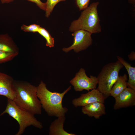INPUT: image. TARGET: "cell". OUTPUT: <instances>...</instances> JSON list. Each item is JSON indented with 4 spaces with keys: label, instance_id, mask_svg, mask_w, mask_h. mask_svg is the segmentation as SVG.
I'll return each mask as SVG.
<instances>
[{
    "label": "cell",
    "instance_id": "277c9868",
    "mask_svg": "<svg viewBox=\"0 0 135 135\" xmlns=\"http://www.w3.org/2000/svg\"><path fill=\"white\" fill-rule=\"evenodd\" d=\"M5 113L16 120L19 124V129L15 135H22L26 128L30 126L40 129L43 128L42 123L37 120L34 114L20 107L14 100L7 98L6 108L0 116Z\"/></svg>",
    "mask_w": 135,
    "mask_h": 135
},
{
    "label": "cell",
    "instance_id": "ba28073f",
    "mask_svg": "<svg viewBox=\"0 0 135 135\" xmlns=\"http://www.w3.org/2000/svg\"><path fill=\"white\" fill-rule=\"evenodd\" d=\"M105 100L102 93L96 88L86 93L81 94L79 98L73 100L72 103L74 107H77L84 106L96 102L104 104Z\"/></svg>",
    "mask_w": 135,
    "mask_h": 135
},
{
    "label": "cell",
    "instance_id": "5b68a950",
    "mask_svg": "<svg viewBox=\"0 0 135 135\" xmlns=\"http://www.w3.org/2000/svg\"><path fill=\"white\" fill-rule=\"evenodd\" d=\"M124 67L118 60L107 64L97 77L98 86L96 89L102 93L105 99L110 96V90L119 76L120 71Z\"/></svg>",
    "mask_w": 135,
    "mask_h": 135
},
{
    "label": "cell",
    "instance_id": "cb8c5ba5",
    "mask_svg": "<svg viewBox=\"0 0 135 135\" xmlns=\"http://www.w3.org/2000/svg\"><path fill=\"white\" fill-rule=\"evenodd\" d=\"M128 2L132 4H134L135 3V0H128Z\"/></svg>",
    "mask_w": 135,
    "mask_h": 135
},
{
    "label": "cell",
    "instance_id": "4fadbf2b",
    "mask_svg": "<svg viewBox=\"0 0 135 135\" xmlns=\"http://www.w3.org/2000/svg\"><path fill=\"white\" fill-rule=\"evenodd\" d=\"M0 50L19 53V49L12 38L8 34H0Z\"/></svg>",
    "mask_w": 135,
    "mask_h": 135
},
{
    "label": "cell",
    "instance_id": "ac0fdd59",
    "mask_svg": "<svg viewBox=\"0 0 135 135\" xmlns=\"http://www.w3.org/2000/svg\"><path fill=\"white\" fill-rule=\"evenodd\" d=\"M66 0H46V8L45 16L48 18L50 15L55 6L59 2L65 1Z\"/></svg>",
    "mask_w": 135,
    "mask_h": 135
},
{
    "label": "cell",
    "instance_id": "d6986e66",
    "mask_svg": "<svg viewBox=\"0 0 135 135\" xmlns=\"http://www.w3.org/2000/svg\"><path fill=\"white\" fill-rule=\"evenodd\" d=\"M40 27V26L35 24L29 26L23 24L21 26V29L25 32L35 33L38 32Z\"/></svg>",
    "mask_w": 135,
    "mask_h": 135
},
{
    "label": "cell",
    "instance_id": "9a60e30c",
    "mask_svg": "<svg viewBox=\"0 0 135 135\" xmlns=\"http://www.w3.org/2000/svg\"><path fill=\"white\" fill-rule=\"evenodd\" d=\"M117 58L125 67L128 75L129 78L127 82V87L135 90V67L126 61L123 58L119 56Z\"/></svg>",
    "mask_w": 135,
    "mask_h": 135
},
{
    "label": "cell",
    "instance_id": "9c48e42d",
    "mask_svg": "<svg viewBox=\"0 0 135 135\" xmlns=\"http://www.w3.org/2000/svg\"><path fill=\"white\" fill-rule=\"evenodd\" d=\"M115 102L114 109L116 110L135 105V90L127 88L114 98Z\"/></svg>",
    "mask_w": 135,
    "mask_h": 135
},
{
    "label": "cell",
    "instance_id": "30bf717a",
    "mask_svg": "<svg viewBox=\"0 0 135 135\" xmlns=\"http://www.w3.org/2000/svg\"><path fill=\"white\" fill-rule=\"evenodd\" d=\"M14 82L11 76L0 72V95L14 100L15 96Z\"/></svg>",
    "mask_w": 135,
    "mask_h": 135
},
{
    "label": "cell",
    "instance_id": "7402d4cb",
    "mask_svg": "<svg viewBox=\"0 0 135 135\" xmlns=\"http://www.w3.org/2000/svg\"><path fill=\"white\" fill-rule=\"evenodd\" d=\"M130 60L131 61L135 60V53L134 51L132 52L128 56Z\"/></svg>",
    "mask_w": 135,
    "mask_h": 135
},
{
    "label": "cell",
    "instance_id": "7a4b0ae2",
    "mask_svg": "<svg viewBox=\"0 0 135 135\" xmlns=\"http://www.w3.org/2000/svg\"><path fill=\"white\" fill-rule=\"evenodd\" d=\"M71 88L70 86L62 93L52 92L47 88L46 84L41 81L37 86V95L42 107L50 116L58 117L65 116L68 109L63 106L62 99L65 95Z\"/></svg>",
    "mask_w": 135,
    "mask_h": 135
},
{
    "label": "cell",
    "instance_id": "8992f818",
    "mask_svg": "<svg viewBox=\"0 0 135 135\" xmlns=\"http://www.w3.org/2000/svg\"><path fill=\"white\" fill-rule=\"evenodd\" d=\"M70 82L76 92H81L84 90L89 91L96 88L98 84L97 77L92 75L90 77H88L85 70L82 68L80 70Z\"/></svg>",
    "mask_w": 135,
    "mask_h": 135
},
{
    "label": "cell",
    "instance_id": "8fae6325",
    "mask_svg": "<svg viewBox=\"0 0 135 135\" xmlns=\"http://www.w3.org/2000/svg\"><path fill=\"white\" fill-rule=\"evenodd\" d=\"M105 108L104 103L96 102L82 106V111L84 114L98 119L106 114Z\"/></svg>",
    "mask_w": 135,
    "mask_h": 135
},
{
    "label": "cell",
    "instance_id": "e0dca14e",
    "mask_svg": "<svg viewBox=\"0 0 135 135\" xmlns=\"http://www.w3.org/2000/svg\"><path fill=\"white\" fill-rule=\"evenodd\" d=\"M18 54L0 50V64L12 60Z\"/></svg>",
    "mask_w": 135,
    "mask_h": 135
},
{
    "label": "cell",
    "instance_id": "3957f363",
    "mask_svg": "<svg viewBox=\"0 0 135 135\" xmlns=\"http://www.w3.org/2000/svg\"><path fill=\"white\" fill-rule=\"evenodd\" d=\"M99 3L98 2H93L83 10L79 18L72 22L69 31L73 32L82 29L92 34L100 32L101 28L100 20L97 10Z\"/></svg>",
    "mask_w": 135,
    "mask_h": 135
},
{
    "label": "cell",
    "instance_id": "7c38bea8",
    "mask_svg": "<svg viewBox=\"0 0 135 135\" xmlns=\"http://www.w3.org/2000/svg\"><path fill=\"white\" fill-rule=\"evenodd\" d=\"M58 118L51 122L49 128V135H76L69 133L64 128V124L66 118L65 116L58 117Z\"/></svg>",
    "mask_w": 135,
    "mask_h": 135
},
{
    "label": "cell",
    "instance_id": "2e32d148",
    "mask_svg": "<svg viewBox=\"0 0 135 135\" xmlns=\"http://www.w3.org/2000/svg\"><path fill=\"white\" fill-rule=\"evenodd\" d=\"M38 32L46 39V46L50 48H52L54 46V39L51 36L47 30L44 28L40 27Z\"/></svg>",
    "mask_w": 135,
    "mask_h": 135
},
{
    "label": "cell",
    "instance_id": "ffe728a7",
    "mask_svg": "<svg viewBox=\"0 0 135 135\" xmlns=\"http://www.w3.org/2000/svg\"><path fill=\"white\" fill-rule=\"evenodd\" d=\"M78 7L80 10H83L88 7L90 0H76Z\"/></svg>",
    "mask_w": 135,
    "mask_h": 135
},
{
    "label": "cell",
    "instance_id": "44dd1931",
    "mask_svg": "<svg viewBox=\"0 0 135 135\" xmlns=\"http://www.w3.org/2000/svg\"><path fill=\"white\" fill-rule=\"evenodd\" d=\"M35 3L41 9L45 11L46 8V2H42L40 0H27Z\"/></svg>",
    "mask_w": 135,
    "mask_h": 135
},
{
    "label": "cell",
    "instance_id": "603a6c76",
    "mask_svg": "<svg viewBox=\"0 0 135 135\" xmlns=\"http://www.w3.org/2000/svg\"><path fill=\"white\" fill-rule=\"evenodd\" d=\"M14 0H0L1 3L2 4L9 3L13 2Z\"/></svg>",
    "mask_w": 135,
    "mask_h": 135
},
{
    "label": "cell",
    "instance_id": "6da1fadb",
    "mask_svg": "<svg viewBox=\"0 0 135 135\" xmlns=\"http://www.w3.org/2000/svg\"><path fill=\"white\" fill-rule=\"evenodd\" d=\"M14 101L23 109L34 114H42V105L37 95V86L26 82L14 80Z\"/></svg>",
    "mask_w": 135,
    "mask_h": 135
},
{
    "label": "cell",
    "instance_id": "52a82bcc",
    "mask_svg": "<svg viewBox=\"0 0 135 135\" xmlns=\"http://www.w3.org/2000/svg\"><path fill=\"white\" fill-rule=\"evenodd\" d=\"M92 34L88 31L82 29L73 32L72 34L74 37L73 44L68 48H63L62 50L67 52L73 50L74 52H78L86 50L92 44Z\"/></svg>",
    "mask_w": 135,
    "mask_h": 135
},
{
    "label": "cell",
    "instance_id": "5bb4252c",
    "mask_svg": "<svg viewBox=\"0 0 135 135\" xmlns=\"http://www.w3.org/2000/svg\"><path fill=\"white\" fill-rule=\"evenodd\" d=\"M128 79V76L126 74L119 76L110 90V96L115 98L126 88L127 87Z\"/></svg>",
    "mask_w": 135,
    "mask_h": 135
}]
</instances>
